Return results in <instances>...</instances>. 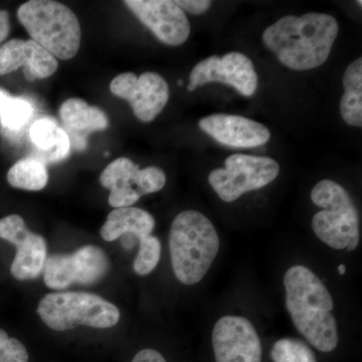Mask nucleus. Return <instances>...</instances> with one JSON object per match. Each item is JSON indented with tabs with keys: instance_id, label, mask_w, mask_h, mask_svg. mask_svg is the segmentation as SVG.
I'll list each match as a JSON object with an SVG mask.
<instances>
[{
	"instance_id": "f257e3e1",
	"label": "nucleus",
	"mask_w": 362,
	"mask_h": 362,
	"mask_svg": "<svg viewBox=\"0 0 362 362\" xmlns=\"http://www.w3.org/2000/svg\"><path fill=\"white\" fill-rule=\"evenodd\" d=\"M338 30L333 16L309 13L280 18L266 28L262 39L283 65L294 71H308L329 58Z\"/></svg>"
},
{
	"instance_id": "f03ea898",
	"label": "nucleus",
	"mask_w": 362,
	"mask_h": 362,
	"mask_svg": "<svg viewBox=\"0 0 362 362\" xmlns=\"http://www.w3.org/2000/svg\"><path fill=\"white\" fill-rule=\"evenodd\" d=\"M284 286L286 308L300 334L319 351H333L339 342L334 301L322 281L311 269L296 265L286 271Z\"/></svg>"
},
{
	"instance_id": "7ed1b4c3",
	"label": "nucleus",
	"mask_w": 362,
	"mask_h": 362,
	"mask_svg": "<svg viewBox=\"0 0 362 362\" xmlns=\"http://www.w3.org/2000/svg\"><path fill=\"white\" fill-rule=\"evenodd\" d=\"M220 247L218 232L204 214L197 211L178 214L169 233L171 266L176 279L188 286L201 282Z\"/></svg>"
},
{
	"instance_id": "20e7f679",
	"label": "nucleus",
	"mask_w": 362,
	"mask_h": 362,
	"mask_svg": "<svg viewBox=\"0 0 362 362\" xmlns=\"http://www.w3.org/2000/svg\"><path fill=\"white\" fill-rule=\"evenodd\" d=\"M18 18L33 42L57 59H73L80 49V23L65 4L52 0H30L18 8Z\"/></svg>"
},
{
	"instance_id": "39448f33",
	"label": "nucleus",
	"mask_w": 362,
	"mask_h": 362,
	"mask_svg": "<svg viewBox=\"0 0 362 362\" xmlns=\"http://www.w3.org/2000/svg\"><path fill=\"white\" fill-rule=\"evenodd\" d=\"M311 201L323 209L312 218V230L321 242L334 250L356 251L361 242L359 216L349 192L329 180L319 181Z\"/></svg>"
},
{
	"instance_id": "423d86ee",
	"label": "nucleus",
	"mask_w": 362,
	"mask_h": 362,
	"mask_svg": "<svg viewBox=\"0 0 362 362\" xmlns=\"http://www.w3.org/2000/svg\"><path fill=\"white\" fill-rule=\"evenodd\" d=\"M37 311L42 322L56 331L71 330L80 325L106 329L120 320V311L115 305L98 295L86 292L45 295Z\"/></svg>"
},
{
	"instance_id": "0eeeda50",
	"label": "nucleus",
	"mask_w": 362,
	"mask_h": 362,
	"mask_svg": "<svg viewBox=\"0 0 362 362\" xmlns=\"http://www.w3.org/2000/svg\"><path fill=\"white\" fill-rule=\"evenodd\" d=\"M225 168L214 169L209 182L221 201L233 202L243 194L270 185L278 177L280 165L270 157L233 154Z\"/></svg>"
},
{
	"instance_id": "6e6552de",
	"label": "nucleus",
	"mask_w": 362,
	"mask_h": 362,
	"mask_svg": "<svg viewBox=\"0 0 362 362\" xmlns=\"http://www.w3.org/2000/svg\"><path fill=\"white\" fill-rule=\"evenodd\" d=\"M100 182L111 190L109 204L120 209L132 206L143 195L161 190L165 185L166 175L156 166L140 169L131 159L120 157L107 165L100 175Z\"/></svg>"
},
{
	"instance_id": "1a4fd4ad",
	"label": "nucleus",
	"mask_w": 362,
	"mask_h": 362,
	"mask_svg": "<svg viewBox=\"0 0 362 362\" xmlns=\"http://www.w3.org/2000/svg\"><path fill=\"white\" fill-rule=\"evenodd\" d=\"M109 262L103 250L85 246L71 255H52L44 267L45 284L52 290H65L74 283L93 285L108 272Z\"/></svg>"
},
{
	"instance_id": "9d476101",
	"label": "nucleus",
	"mask_w": 362,
	"mask_h": 362,
	"mask_svg": "<svg viewBox=\"0 0 362 362\" xmlns=\"http://www.w3.org/2000/svg\"><path fill=\"white\" fill-rule=\"evenodd\" d=\"M209 83L232 86L243 96L252 97L258 88V75L246 54L233 52L225 56H211L197 63L189 76L187 90L192 92Z\"/></svg>"
},
{
	"instance_id": "9b49d317",
	"label": "nucleus",
	"mask_w": 362,
	"mask_h": 362,
	"mask_svg": "<svg viewBox=\"0 0 362 362\" xmlns=\"http://www.w3.org/2000/svg\"><path fill=\"white\" fill-rule=\"evenodd\" d=\"M211 342L216 362H262L261 339L254 324L245 317L226 315L218 319Z\"/></svg>"
},
{
	"instance_id": "f8f14e48",
	"label": "nucleus",
	"mask_w": 362,
	"mask_h": 362,
	"mask_svg": "<svg viewBox=\"0 0 362 362\" xmlns=\"http://www.w3.org/2000/svg\"><path fill=\"white\" fill-rule=\"evenodd\" d=\"M111 92L129 102L135 116L142 122L153 121L169 99V87L163 77L152 71L139 77L134 73H124L112 80Z\"/></svg>"
},
{
	"instance_id": "ddd939ff",
	"label": "nucleus",
	"mask_w": 362,
	"mask_h": 362,
	"mask_svg": "<svg viewBox=\"0 0 362 362\" xmlns=\"http://www.w3.org/2000/svg\"><path fill=\"white\" fill-rule=\"evenodd\" d=\"M0 239L16 247L11 273L16 280H33L44 271L47 261V242L42 235L33 233L18 214H9L0 220Z\"/></svg>"
},
{
	"instance_id": "4468645a",
	"label": "nucleus",
	"mask_w": 362,
	"mask_h": 362,
	"mask_svg": "<svg viewBox=\"0 0 362 362\" xmlns=\"http://www.w3.org/2000/svg\"><path fill=\"white\" fill-rule=\"evenodd\" d=\"M124 4L163 44L178 47L185 44L189 37V21L175 1L126 0Z\"/></svg>"
},
{
	"instance_id": "2eb2a0df",
	"label": "nucleus",
	"mask_w": 362,
	"mask_h": 362,
	"mask_svg": "<svg viewBox=\"0 0 362 362\" xmlns=\"http://www.w3.org/2000/svg\"><path fill=\"white\" fill-rule=\"evenodd\" d=\"M199 126L221 144L233 148L262 146L271 138L265 125L243 116L214 114L201 119Z\"/></svg>"
},
{
	"instance_id": "dca6fc26",
	"label": "nucleus",
	"mask_w": 362,
	"mask_h": 362,
	"mask_svg": "<svg viewBox=\"0 0 362 362\" xmlns=\"http://www.w3.org/2000/svg\"><path fill=\"white\" fill-rule=\"evenodd\" d=\"M59 117L70 139L71 148L82 151L87 147V136L108 128L109 121L101 109L89 106L81 99H69L62 104Z\"/></svg>"
},
{
	"instance_id": "f3484780",
	"label": "nucleus",
	"mask_w": 362,
	"mask_h": 362,
	"mask_svg": "<svg viewBox=\"0 0 362 362\" xmlns=\"http://www.w3.org/2000/svg\"><path fill=\"white\" fill-rule=\"evenodd\" d=\"M156 228L153 216L138 207H120L112 211L100 230L106 242H113L124 235H133L138 240L148 237Z\"/></svg>"
},
{
	"instance_id": "a211bd4d",
	"label": "nucleus",
	"mask_w": 362,
	"mask_h": 362,
	"mask_svg": "<svg viewBox=\"0 0 362 362\" xmlns=\"http://www.w3.org/2000/svg\"><path fill=\"white\" fill-rule=\"evenodd\" d=\"M30 140L35 147V156L42 163H54L65 159L70 152L69 136L51 118L35 121L30 129Z\"/></svg>"
},
{
	"instance_id": "6ab92c4d",
	"label": "nucleus",
	"mask_w": 362,
	"mask_h": 362,
	"mask_svg": "<svg viewBox=\"0 0 362 362\" xmlns=\"http://www.w3.org/2000/svg\"><path fill=\"white\" fill-rule=\"evenodd\" d=\"M344 94L340 101L343 120L354 127L362 126V59L350 64L343 75Z\"/></svg>"
},
{
	"instance_id": "aec40b11",
	"label": "nucleus",
	"mask_w": 362,
	"mask_h": 362,
	"mask_svg": "<svg viewBox=\"0 0 362 362\" xmlns=\"http://www.w3.org/2000/svg\"><path fill=\"white\" fill-rule=\"evenodd\" d=\"M7 181L13 187L20 189L39 192L45 187L49 181L47 169L42 162L26 157L16 162L7 173Z\"/></svg>"
},
{
	"instance_id": "412c9836",
	"label": "nucleus",
	"mask_w": 362,
	"mask_h": 362,
	"mask_svg": "<svg viewBox=\"0 0 362 362\" xmlns=\"http://www.w3.org/2000/svg\"><path fill=\"white\" fill-rule=\"evenodd\" d=\"M33 114L30 102L23 98H13L0 117L2 134L9 139H16Z\"/></svg>"
},
{
	"instance_id": "4be33fe9",
	"label": "nucleus",
	"mask_w": 362,
	"mask_h": 362,
	"mask_svg": "<svg viewBox=\"0 0 362 362\" xmlns=\"http://www.w3.org/2000/svg\"><path fill=\"white\" fill-rule=\"evenodd\" d=\"M30 59V40L13 39L0 47V77L23 66L28 68Z\"/></svg>"
},
{
	"instance_id": "5701e85b",
	"label": "nucleus",
	"mask_w": 362,
	"mask_h": 362,
	"mask_svg": "<svg viewBox=\"0 0 362 362\" xmlns=\"http://www.w3.org/2000/svg\"><path fill=\"white\" fill-rule=\"evenodd\" d=\"M58 59L30 40V59L28 68L23 70L26 80L33 82L40 78L51 77L58 70Z\"/></svg>"
},
{
	"instance_id": "b1692460",
	"label": "nucleus",
	"mask_w": 362,
	"mask_h": 362,
	"mask_svg": "<svg viewBox=\"0 0 362 362\" xmlns=\"http://www.w3.org/2000/svg\"><path fill=\"white\" fill-rule=\"evenodd\" d=\"M271 357L274 362H317L310 346L296 338L278 340L272 349Z\"/></svg>"
},
{
	"instance_id": "393cba45",
	"label": "nucleus",
	"mask_w": 362,
	"mask_h": 362,
	"mask_svg": "<svg viewBox=\"0 0 362 362\" xmlns=\"http://www.w3.org/2000/svg\"><path fill=\"white\" fill-rule=\"evenodd\" d=\"M139 251L136 256L133 268L136 274L146 276L158 265L161 255V243L158 238L150 235L139 240Z\"/></svg>"
},
{
	"instance_id": "a878e982",
	"label": "nucleus",
	"mask_w": 362,
	"mask_h": 362,
	"mask_svg": "<svg viewBox=\"0 0 362 362\" xmlns=\"http://www.w3.org/2000/svg\"><path fill=\"white\" fill-rule=\"evenodd\" d=\"M0 362H28L25 345L9 337L6 331L0 329Z\"/></svg>"
},
{
	"instance_id": "bb28decb",
	"label": "nucleus",
	"mask_w": 362,
	"mask_h": 362,
	"mask_svg": "<svg viewBox=\"0 0 362 362\" xmlns=\"http://www.w3.org/2000/svg\"><path fill=\"white\" fill-rule=\"evenodd\" d=\"M175 2L183 11L195 16L206 13L211 6V1L209 0H178Z\"/></svg>"
},
{
	"instance_id": "cd10ccee",
	"label": "nucleus",
	"mask_w": 362,
	"mask_h": 362,
	"mask_svg": "<svg viewBox=\"0 0 362 362\" xmlns=\"http://www.w3.org/2000/svg\"><path fill=\"white\" fill-rule=\"evenodd\" d=\"M132 362H168L160 352L154 349H142L133 358Z\"/></svg>"
},
{
	"instance_id": "c85d7f7f",
	"label": "nucleus",
	"mask_w": 362,
	"mask_h": 362,
	"mask_svg": "<svg viewBox=\"0 0 362 362\" xmlns=\"http://www.w3.org/2000/svg\"><path fill=\"white\" fill-rule=\"evenodd\" d=\"M11 32V23H9V14L6 11H0V42L8 37Z\"/></svg>"
},
{
	"instance_id": "c756f323",
	"label": "nucleus",
	"mask_w": 362,
	"mask_h": 362,
	"mask_svg": "<svg viewBox=\"0 0 362 362\" xmlns=\"http://www.w3.org/2000/svg\"><path fill=\"white\" fill-rule=\"evenodd\" d=\"M11 99V97L7 94L6 90L0 89V117H1L2 112L4 111Z\"/></svg>"
},
{
	"instance_id": "7c9ffc66",
	"label": "nucleus",
	"mask_w": 362,
	"mask_h": 362,
	"mask_svg": "<svg viewBox=\"0 0 362 362\" xmlns=\"http://www.w3.org/2000/svg\"><path fill=\"white\" fill-rule=\"evenodd\" d=\"M338 273H339L340 275H344V274L346 273V267L339 265V267H338Z\"/></svg>"
},
{
	"instance_id": "2f4dec72",
	"label": "nucleus",
	"mask_w": 362,
	"mask_h": 362,
	"mask_svg": "<svg viewBox=\"0 0 362 362\" xmlns=\"http://www.w3.org/2000/svg\"><path fill=\"white\" fill-rule=\"evenodd\" d=\"M178 84H180V86L182 85V81H180V82H178Z\"/></svg>"
}]
</instances>
